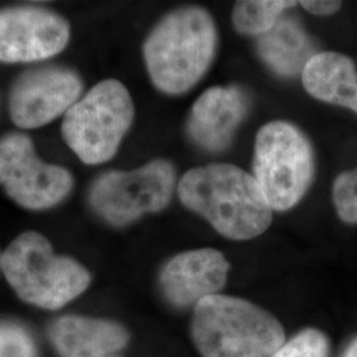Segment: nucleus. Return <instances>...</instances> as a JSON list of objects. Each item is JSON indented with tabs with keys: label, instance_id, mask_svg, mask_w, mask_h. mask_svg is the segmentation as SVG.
<instances>
[{
	"label": "nucleus",
	"instance_id": "f257e3e1",
	"mask_svg": "<svg viewBox=\"0 0 357 357\" xmlns=\"http://www.w3.org/2000/svg\"><path fill=\"white\" fill-rule=\"evenodd\" d=\"M178 192L183 204L229 240H252L271 225L273 209L255 176L233 165L192 168Z\"/></svg>",
	"mask_w": 357,
	"mask_h": 357
},
{
	"label": "nucleus",
	"instance_id": "f03ea898",
	"mask_svg": "<svg viewBox=\"0 0 357 357\" xmlns=\"http://www.w3.org/2000/svg\"><path fill=\"white\" fill-rule=\"evenodd\" d=\"M217 29L202 7H184L165 16L146 38L144 63L156 89L178 96L193 88L213 61Z\"/></svg>",
	"mask_w": 357,
	"mask_h": 357
},
{
	"label": "nucleus",
	"instance_id": "7ed1b4c3",
	"mask_svg": "<svg viewBox=\"0 0 357 357\" xmlns=\"http://www.w3.org/2000/svg\"><path fill=\"white\" fill-rule=\"evenodd\" d=\"M191 333L203 357H270L286 342L281 321L268 311L222 294L193 307Z\"/></svg>",
	"mask_w": 357,
	"mask_h": 357
},
{
	"label": "nucleus",
	"instance_id": "20e7f679",
	"mask_svg": "<svg viewBox=\"0 0 357 357\" xmlns=\"http://www.w3.org/2000/svg\"><path fill=\"white\" fill-rule=\"evenodd\" d=\"M0 268L24 302L57 310L89 287V271L77 261L57 255L38 231L17 236L1 255Z\"/></svg>",
	"mask_w": 357,
	"mask_h": 357
},
{
	"label": "nucleus",
	"instance_id": "39448f33",
	"mask_svg": "<svg viewBox=\"0 0 357 357\" xmlns=\"http://www.w3.org/2000/svg\"><path fill=\"white\" fill-rule=\"evenodd\" d=\"M134 115L128 88L118 79H103L64 115L61 135L81 162L102 165L114 158Z\"/></svg>",
	"mask_w": 357,
	"mask_h": 357
},
{
	"label": "nucleus",
	"instance_id": "423d86ee",
	"mask_svg": "<svg viewBox=\"0 0 357 357\" xmlns=\"http://www.w3.org/2000/svg\"><path fill=\"white\" fill-rule=\"evenodd\" d=\"M314 153L303 132L289 122L274 121L259 128L253 172L273 211L298 204L314 178Z\"/></svg>",
	"mask_w": 357,
	"mask_h": 357
},
{
	"label": "nucleus",
	"instance_id": "0eeeda50",
	"mask_svg": "<svg viewBox=\"0 0 357 357\" xmlns=\"http://www.w3.org/2000/svg\"><path fill=\"white\" fill-rule=\"evenodd\" d=\"M176 181L172 163L156 159L132 171H110L94 180L89 190L91 209L113 227H126L144 213L169 204Z\"/></svg>",
	"mask_w": 357,
	"mask_h": 357
},
{
	"label": "nucleus",
	"instance_id": "6e6552de",
	"mask_svg": "<svg viewBox=\"0 0 357 357\" xmlns=\"http://www.w3.org/2000/svg\"><path fill=\"white\" fill-rule=\"evenodd\" d=\"M0 185L22 208L44 211L64 202L75 178L64 167L40 159L28 135L8 132L0 138Z\"/></svg>",
	"mask_w": 357,
	"mask_h": 357
},
{
	"label": "nucleus",
	"instance_id": "1a4fd4ad",
	"mask_svg": "<svg viewBox=\"0 0 357 357\" xmlns=\"http://www.w3.org/2000/svg\"><path fill=\"white\" fill-rule=\"evenodd\" d=\"M84 84L76 70L61 65L28 69L15 79L10 91V116L23 130L48 125L64 116L82 97Z\"/></svg>",
	"mask_w": 357,
	"mask_h": 357
},
{
	"label": "nucleus",
	"instance_id": "9d476101",
	"mask_svg": "<svg viewBox=\"0 0 357 357\" xmlns=\"http://www.w3.org/2000/svg\"><path fill=\"white\" fill-rule=\"evenodd\" d=\"M70 26L64 16L38 6L0 8V63H36L64 51Z\"/></svg>",
	"mask_w": 357,
	"mask_h": 357
},
{
	"label": "nucleus",
	"instance_id": "9b49d317",
	"mask_svg": "<svg viewBox=\"0 0 357 357\" xmlns=\"http://www.w3.org/2000/svg\"><path fill=\"white\" fill-rule=\"evenodd\" d=\"M229 262L221 252L205 248L171 258L160 271V287L167 301L178 307H195L225 286Z\"/></svg>",
	"mask_w": 357,
	"mask_h": 357
},
{
	"label": "nucleus",
	"instance_id": "f8f14e48",
	"mask_svg": "<svg viewBox=\"0 0 357 357\" xmlns=\"http://www.w3.org/2000/svg\"><path fill=\"white\" fill-rule=\"evenodd\" d=\"M248 110L249 98L240 88H211L192 106L188 132L204 150L222 151L229 146Z\"/></svg>",
	"mask_w": 357,
	"mask_h": 357
},
{
	"label": "nucleus",
	"instance_id": "ddd939ff",
	"mask_svg": "<svg viewBox=\"0 0 357 357\" xmlns=\"http://www.w3.org/2000/svg\"><path fill=\"white\" fill-rule=\"evenodd\" d=\"M51 339L63 357H109L125 348L128 333L112 320L64 317L52 326Z\"/></svg>",
	"mask_w": 357,
	"mask_h": 357
},
{
	"label": "nucleus",
	"instance_id": "4468645a",
	"mask_svg": "<svg viewBox=\"0 0 357 357\" xmlns=\"http://www.w3.org/2000/svg\"><path fill=\"white\" fill-rule=\"evenodd\" d=\"M302 82L315 100L357 114V69L348 56L337 52L315 53L303 69Z\"/></svg>",
	"mask_w": 357,
	"mask_h": 357
},
{
	"label": "nucleus",
	"instance_id": "2eb2a0df",
	"mask_svg": "<svg viewBox=\"0 0 357 357\" xmlns=\"http://www.w3.org/2000/svg\"><path fill=\"white\" fill-rule=\"evenodd\" d=\"M257 52L271 70L283 77L303 73L315 54L306 31L291 17H281L268 33L259 36Z\"/></svg>",
	"mask_w": 357,
	"mask_h": 357
},
{
	"label": "nucleus",
	"instance_id": "dca6fc26",
	"mask_svg": "<svg viewBox=\"0 0 357 357\" xmlns=\"http://www.w3.org/2000/svg\"><path fill=\"white\" fill-rule=\"evenodd\" d=\"M296 4V1L289 0L237 1L233 8L231 20L240 33L259 38L277 24L282 13Z\"/></svg>",
	"mask_w": 357,
	"mask_h": 357
},
{
	"label": "nucleus",
	"instance_id": "f3484780",
	"mask_svg": "<svg viewBox=\"0 0 357 357\" xmlns=\"http://www.w3.org/2000/svg\"><path fill=\"white\" fill-rule=\"evenodd\" d=\"M330 340L318 328H305L283 344L270 357H328Z\"/></svg>",
	"mask_w": 357,
	"mask_h": 357
},
{
	"label": "nucleus",
	"instance_id": "a211bd4d",
	"mask_svg": "<svg viewBox=\"0 0 357 357\" xmlns=\"http://www.w3.org/2000/svg\"><path fill=\"white\" fill-rule=\"evenodd\" d=\"M332 202L345 224H357V167L339 174L332 184Z\"/></svg>",
	"mask_w": 357,
	"mask_h": 357
},
{
	"label": "nucleus",
	"instance_id": "6ab92c4d",
	"mask_svg": "<svg viewBox=\"0 0 357 357\" xmlns=\"http://www.w3.org/2000/svg\"><path fill=\"white\" fill-rule=\"evenodd\" d=\"M0 357H35V347L23 328L0 323Z\"/></svg>",
	"mask_w": 357,
	"mask_h": 357
},
{
	"label": "nucleus",
	"instance_id": "aec40b11",
	"mask_svg": "<svg viewBox=\"0 0 357 357\" xmlns=\"http://www.w3.org/2000/svg\"><path fill=\"white\" fill-rule=\"evenodd\" d=\"M299 4L312 15L317 16H331L337 13L343 3L342 1H333V0H303L299 1Z\"/></svg>",
	"mask_w": 357,
	"mask_h": 357
},
{
	"label": "nucleus",
	"instance_id": "412c9836",
	"mask_svg": "<svg viewBox=\"0 0 357 357\" xmlns=\"http://www.w3.org/2000/svg\"><path fill=\"white\" fill-rule=\"evenodd\" d=\"M342 357H357V336L345 348L344 354Z\"/></svg>",
	"mask_w": 357,
	"mask_h": 357
},
{
	"label": "nucleus",
	"instance_id": "4be33fe9",
	"mask_svg": "<svg viewBox=\"0 0 357 357\" xmlns=\"http://www.w3.org/2000/svg\"><path fill=\"white\" fill-rule=\"evenodd\" d=\"M0 261H1V255H0Z\"/></svg>",
	"mask_w": 357,
	"mask_h": 357
}]
</instances>
